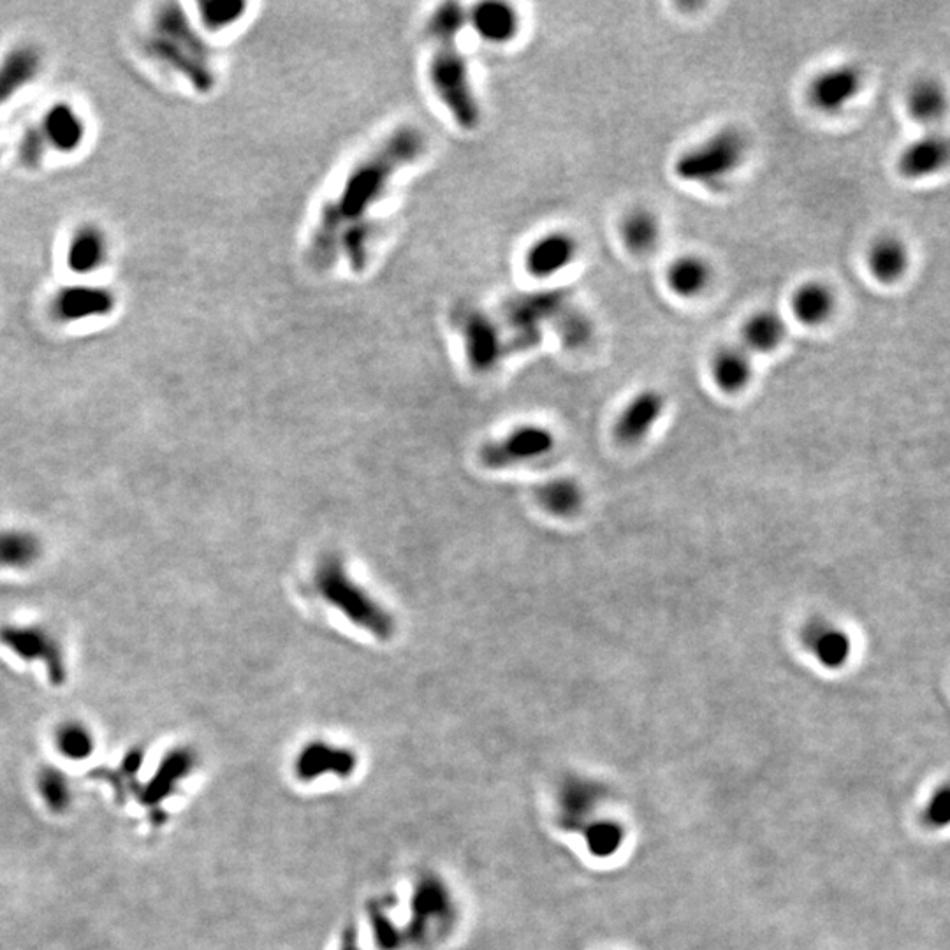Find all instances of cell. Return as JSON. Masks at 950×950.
<instances>
[{"instance_id":"cb8c5ba5","label":"cell","mask_w":950,"mask_h":950,"mask_svg":"<svg viewBox=\"0 0 950 950\" xmlns=\"http://www.w3.org/2000/svg\"><path fill=\"white\" fill-rule=\"evenodd\" d=\"M110 257V242L103 229L97 226H81L74 231L67 243V268L78 275H90L101 270Z\"/></svg>"},{"instance_id":"30bf717a","label":"cell","mask_w":950,"mask_h":950,"mask_svg":"<svg viewBox=\"0 0 950 950\" xmlns=\"http://www.w3.org/2000/svg\"><path fill=\"white\" fill-rule=\"evenodd\" d=\"M555 446L553 433L541 426H523L505 439L490 442L481 449V460L488 468H505L519 461L535 460Z\"/></svg>"},{"instance_id":"836d02e7","label":"cell","mask_w":950,"mask_h":950,"mask_svg":"<svg viewBox=\"0 0 950 950\" xmlns=\"http://www.w3.org/2000/svg\"><path fill=\"white\" fill-rule=\"evenodd\" d=\"M39 792L52 812H66L71 804V787L59 769H44L39 776Z\"/></svg>"},{"instance_id":"603a6c76","label":"cell","mask_w":950,"mask_h":950,"mask_svg":"<svg viewBox=\"0 0 950 950\" xmlns=\"http://www.w3.org/2000/svg\"><path fill=\"white\" fill-rule=\"evenodd\" d=\"M578 256V242L567 233H549L530 247L527 270L537 278H549L565 270Z\"/></svg>"},{"instance_id":"7a4b0ae2","label":"cell","mask_w":950,"mask_h":950,"mask_svg":"<svg viewBox=\"0 0 950 950\" xmlns=\"http://www.w3.org/2000/svg\"><path fill=\"white\" fill-rule=\"evenodd\" d=\"M463 22V9L454 2L440 6L433 13L428 25V32L435 41L430 80L454 120L470 131L479 124V106L470 87L467 64L456 43Z\"/></svg>"},{"instance_id":"484cf974","label":"cell","mask_w":950,"mask_h":950,"mask_svg":"<svg viewBox=\"0 0 950 950\" xmlns=\"http://www.w3.org/2000/svg\"><path fill=\"white\" fill-rule=\"evenodd\" d=\"M468 363L475 372H490L502 358L497 329L481 314H472L465 328Z\"/></svg>"},{"instance_id":"8d00e7d4","label":"cell","mask_w":950,"mask_h":950,"mask_svg":"<svg viewBox=\"0 0 950 950\" xmlns=\"http://www.w3.org/2000/svg\"><path fill=\"white\" fill-rule=\"evenodd\" d=\"M340 950H361L358 947V943H356V936H354L352 931H347V933H345L344 942H342V947H340Z\"/></svg>"},{"instance_id":"8fae6325","label":"cell","mask_w":950,"mask_h":950,"mask_svg":"<svg viewBox=\"0 0 950 950\" xmlns=\"http://www.w3.org/2000/svg\"><path fill=\"white\" fill-rule=\"evenodd\" d=\"M801 643L813 660L829 671L843 669L854 651L848 630L829 618H813L804 623Z\"/></svg>"},{"instance_id":"44dd1931","label":"cell","mask_w":950,"mask_h":950,"mask_svg":"<svg viewBox=\"0 0 950 950\" xmlns=\"http://www.w3.org/2000/svg\"><path fill=\"white\" fill-rule=\"evenodd\" d=\"M908 117L915 124L922 125L926 131H933L942 124L949 110V97L942 81L935 78H921L908 88L905 95Z\"/></svg>"},{"instance_id":"ba28073f","label":"cell","mask_w":950,"mask_h":950,"mask_svg":"<svg viewBox=\"0 0 950 950\" xmlns=\"http://www.w3.org/2000/svg\"><path fill=\"white\" fill-rule=\"evenodd\" d=\"M0 643L25 662H41L53 685H64L67 678L66 655L59 639L39 625H4Z\"/></svg>"},{"instance_id":"ffe728a7","label":"cell","mask_w":950,"mask_h":950,"mask_svg":"<svg viewBox=\"0 0 950 950\" xmlns=\"http://www.w3.org/2000/svg\"><path fill=\"white\" fill-rule=\"evenodd\" d=\"M43 57L34 46L23 44L9 50L0 60V106L13 101L18 92L37 80Z\"/></svg>"},{"instance_id":"ac0fdd59","label":"cell","mask_w":950,"mask_h":950,"mask_svg":"<svg viewBox=\"0 0 950 950\" xmlns=\"http://www.w3.org/2000/svg\"><path fill=\"white\" fill-rule=\"evenodd\" d=\"M43 134L46 147L60 154H73L83 145L87 136V124L74 110L71 104L57 103L44 113L41 124L37 125Z\"/></svg>"},{"instance_id":"9a60e30c","label":"cell","mask_w":950,"mask_h":950,"mask_svg":"<svg viewBox=\"0 0 950 950\" xmlns=\"http://www.w3.org/2000/svg\"><path fill=\"white\" fill-rule=\"evenodd\" d=\"M790 312L801 326L820 328L833 319L838 310V294L826 280L812 278L797 285L790 294Z\"/></svg>"},{"instance_id":"2e32d148","label":"cell","mask_w":950,"mask_h":950,"mask_svg":"<svg viewBox=\"0 0 950 950\" xmlns=\"http://www.w3.org/2000/svg\"><path fill=\"white\" fill-rule=\"evenodd\" d=\"M743 345L729 344L718 347L709 361L711 380L724 395L743 393L755 377V363Z\"/></svg>"},{"instance_id":"83f0119b","label":"cell","mask_w":950,"mask_h":950,"mask_svg":"<svg viewBox=\"0 0 950 950\" xmlns=\"http://www.w3.org/2000/svg\"><path fill=\"white\" fill-rule=\"evenodd\" d=\"M472 22L475 30L491 43H505L518 32L516 11L500 2L479 4L472 15Z\"/></svg>"},{"instance_id":"f546056e","label":"cell","mask_w":950,"mask_h":950,"mask_svg":"<svg viewBox=\"0 0 950 950\" xmlns=\"http://www.w3.org/2000/svg\"><path fill=\"white\" fill-rule=\"evenodd\" d=\"M537 500L549 514L558 518H569L579 512L585 495L576 481L569 477H560L537 488Z\"/></svg>"},{"instance_id":"7c38bea8","label":"cell","mask_w":950,"mask_h":950,"mask_svg":"<svg viewBox=\"0 0 950 950\" xmlns=\"http://www.w3.org/2000/svg\"><path fill=\"white\" fill-rule=\"evenodd\" d=\"M117 298L108 287L76 284L62 287L52 301V314L60 322H80L110 315Z\"/></svg>"},{"instance_id":"8992f818","label":"cell","mask_w":950,"mask_h":950,"mask_svg":"<svg viewBox=\"0 0 950 950\" xmlns=\"http://www.w3.org/2000/svg\"><path fill=\"white\" fill-rule=\"evenodd\" d=\"M454 919V901L446 885L437 877H423L414 887L409 928L403 931V936H409L414 947L428 949L446 938L453 929Z\"/></svg>"},{"instance_id":"7402d4cb","label":"cell","mask_w":950,"mask_h":950,"mask_svg":"<svg viewBox=\"0 0 950 950\" xmlns=\"http://www.w3.org/2000/svg\"><path fill=\"white\" fill-rule=\"evenodd\" d=\"M787 321L775 308H759L746 317L741 326V342L752 356L775 352L787 338Z\"/></svg>"},{"instance_id":"d6986e66","label":"cell","mask_w":950,"mask_h":950,"mask_svg":"<svg viewBox=\"0 0 950 950\" xmlns=\"http://www.w3.org/2000/svg\"><path fill=\"white\" fill-rule=\"evenodd\" d=\"M354 768H356V757L351 750L328 745L324 741L308 743L305 748H301L296 759V773L305 782H312L315 778L326 775L345 778L351 775Z\"/></svg>"},{"instance_id":"4316f807","label":"cell","mask_w":950,"mask_h":950,"mask_svg":"<svg viewBox=\"0 0 950 950\" xmlns=\"http://www.w3.org/2000/svg\"><path fill=\"white\" fill-rule=\"evenodd\" d=\"M43 555V542L25 528L0 530V569L27 570Z\"/></svg>"},{"instance_id":"1f68e13d","label":"cell","mask_w":950,"mask_h":950,"mask_svg":"<svg viewBox=\"0 0 950 950\" xmlns=\"http://www.w3.org/2000/svg\"><path fill=\"white\" fill-rule=\"evenodd\" d=\"M372 233V226L368 222L358 220V222L345 227L342 234H340L338 247L340 245L344 247L345 256L349 259L352 270L361 271L365 268L366 261H368V242L372 238Z\"/></svg>"},{"instance_id":"3957f363","label":"cell","mask_w":950,"mask_h":950,"mask_svg":"<svg viewBox=\"0 0 950 950\" xmlns=\"http://www.w3.org/2000/svg\"><path fill=\"white\" fill-rule=\"evenodd\" d=\"M148 53L183 76L201 94L215 87L210 52L176 4H164L155 13L147 39Z\"/></svg>"},{"instance_id":"4fadbf2b","label":"cell","mask_w":950,"mask_h":950,"mask_svg":"<svg viewBox=\"0 0 950 950\" xmlns=\"http://www.w3.org/2000/svg\"><path fill=\"white\" fill-rule=\"evenodd\" d=\"M665 412V396L657 389H643L632 396L614 424V437L625 446L643 442Z\"/></svg>"},{"instance_id":"4dcf8cb0","label":"cell","mask_w":950,"mask_h":950,"mask_svg":"<svg viewBox=\"0 0 950 950\" xmlns=\"http://www.w3.org/2000/svg\"><path fill=\"white\" fill-rule=\"evenodd\" d=\"M55 741H57L59 752L67 759H87L88 755L94 752V736L80 722H66L60 725Z\"/></svg>"},{"instance_id":"52a82bcc","label":"cell","mask_w":950,"mask_h":950,"mask_svg":"<svg viewBox=\"0 0 950 950\" xmlns=\"http://www.w3.org/2000/svg\"><path fill=\"white\" fill-rule=\"evenodd\" d=\"M866 85L864 71L852 62H841L822 69L813 76L806 88V99L820 115H841L863 94Z\"/></svg>"},{"instance_id":"d4e9b609","label":"cell","mask_w":950,"mask_h":950,"mask_svg":"<svg viewBox=\"0 0 950 950\" xmlns=\"http://www.w3.org/2000/svg\"><path fill=\"white\" fill-rule=\"evenodd\" d=\"M664 226L657 212L651 208L637 206L623 215L620 220V238L623 247L632 256H650L662 242Z\"/></svg>"},{"instance_id":"d6a6232c","label":"cell","mask_w":950,"mask_h":950,"mask_svg":"<svg viewBox=\"0 0 950 950\" xmlns=\"http://www.w3.org/2000/svg\"><path fill=\"white\" fill-rule=\"evenodd\" d=\"M247 9L245 2L236 0H206L199 4V16L206 29L222 30L242 18Z\"/></svg>"},{"instance_id":"6da1fadb","label":"cell","mask_w":950,"mask_h":950,"mask_svg":"<svg viewBox=\"0 0 950 950\" xmlns=\"http://www.w3.org/2000/svg\"><path fill=\"white\" fill-rule=\"evenodd\" d=\"M424 138L414 127H400L372 155L359 162L345 180L337 201L322 210L308 259L315 270H326L337 261L338 240L349 224L363 220L366 210L384 194L398 169L423 154Z\"/></svg>"},{"instance_id":"e575fe53","label":"cell","mask_w":950,"mask_h":950,"mask_svg":"<svg viewBox=\"0 0 950 950\" xmlns=\"http://www.w3.org/2000/svg\"><path fill=\"white\" fill-rule=\"evenodd\" d=\"M46 150H48L46 141H44L43 134H41L37 125H34L29 131L23 132L22 139H20V159L29 168H37L43 162Z\"/></svg>"},{"instance_id":"5bb4252c","label":"cell","mask_w":950,"mask_h":950,"mask_svg":"<svg viewBox=\"0 0 950 950\" xmlns=\"http://www.w3.org/2000/svg\"><path fill=\"white\" fill-rule=\"evenodd\" d=\"M912 266V250L898 234H882L875 238L866 252V268L880 285H896L907 277Z\"/></svg>"},{"instance_id":"5b68a950","label":"cell","mask_w":950,"mask_h":950,"mask_svg":"<svg viewBox=\"0 0 950 950\" xmlns=\"http://www.w3.org/2000/svg\"><path fill=\"white\" fill-rule=\"evenodd\" d=\"M314 581L322 599L337 607L354 625L370 632L380 641H389L393 637L395 618L351 578L344 562L337 555L321 558L315 569Z\"/></svg>"},{"instance_id":"e0dca14e","label":"cell","mask_w":950,"mask_h":950,"mask_svg":"<svg viewBox=\"0 0 950 950\" xmlns=\"http://www.w3.org/2000/svg\"><path fill=\"white\" fill-rule=\"evenodd\" d=\"M713 264L697 252L681 254L665 270L667 289L681 300H697L713 284Z\"/></svg>"},{"instance_id":"277c9868","label":"cell","mask_w":950,"mask_h":950,"mask_svg":"<svg viewBox=\"0 0 950 950\" xmlns=\"http://www.w3.org/2000/svg\"><path fill=\"white\" fill-rule=\"evenodd\" d=\"M750 143L743 129L724 125L687 150L673 162V173L681 183L702 189H725L738 175L748 157Z\"/></svg>"},{"instance_id":"d590c367","label":"cell","mask_w":950,"mask_h":950,"mask_svg":"<svg viewBox=\"0 0 950 950\" xmlns=\"http://www.w3.org/2000/svg\"><path fill=\"white\" fill-rule=\"evenodd\" d=\"M588 843L597 854L609 852L616 845V836H614L613 827L593 826L588 831Z\"/></svg>"},{"instance_id":"9c48e42d","label":"cell","mask_w":950,"mask_h":950,"mask_svg":"<svg viewBox=\"0 0 950 950\" xmlns=\"http://www.w3.org/2000/svg\"><path fill=\"white\" fill-rule=\"evenodd\" d=\"M950 157L949 139L943 132L926 131L912 139L896 159L899 176L907 182H921L942 173Z\"/></svg>"},{"instance_id":"f1b7e54d","label":"cell","mask_w":950,"mask_h":950,"mask_svg":"<svg viewBox=\"0 0 950 950\" xmlns=\"http://www.w3.org/2000/svg\"><path fill=\"white\" fill-rule=\"evenodd\" d=\"M196 764V757L189 748H176L168 753L157 769L152 782L148 783V803H159L175 789L176 783L189 775Z\"/></svg>"}]
</instances>
